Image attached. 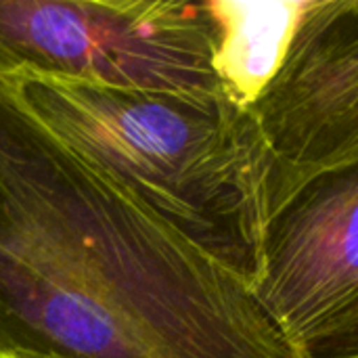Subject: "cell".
I'll return each instance as SVG.
<instances>
[{"label": "cell", "mask_w": 358, "mask_h": 358, "mask_svg": "<svg viewBox=\"0 0 358 358\" xmlns=\"http://www.w3.org/2000/svg\"><path fill=\"white\" fill-rule=\"evenodd\" d=\"M300 358L245 283L0 82V358Z\"/></svg>", "instance_id": "6da1fadb"}, {"label": "cell", "mask_w": 358, "mask_h": 358, "mask_svg": "<svg viewBox=\"0 0 358 358\" xmlns=\"http://www.w3.org/2000/svg\"><path fill=\"white\" fill-rule=\"evenodd\" d=\"M0 82L69 149L256 287L271 162L248 111L220 92L115 88L34 71L0 73Z\"/></svg>", "instance_id": "7a4b0ae2"}, {"label": "cell", "mask_w": 358, "mask_h": 358, "mask_svg": "<svg viewBox=\"0 0 358 358\" xmlns=\"http://www.w3.org/2000/svg\"><path fill=\"white\" fill-rule=\"evenodd\" d=\"M214 36L206 2L0 0V73L216 94Z\"/></svg>", "instance_id": "3957f363"}, {"label": "cell", "mask_w": 358, "mask_h": 358, "mask_svg": "<svg viewBox=\"0 0 358 358\" xmlns=\"http://www.w3.org/2000/svg\"><path fill=\"white\" fill-rule=\"evenodd\" d=\"M252 296L300 358L358 357V166L313 178L268 216Z\"/></svg>", "instance_id": "277c9868"}, {"label": "cell", "mask_w": 358, "mask_h": 358, "mask_svg": "<svg viewBox=\"0 0 358 358\" xmlns=\"http://www.w3.org/2000/svg\"><path fill=\"white\" fill-rule=\"evenodd\" d=\"M248 113L268 151V216L313 178L358 166V0H310Z\"/></svg>", "instance_id": "5b68a950"}, {"label": "cell", "mask_w": 358, "mask_h": 358, "mask_svg": "<svg viewBox=\"0 0 358 358\" xmlns=\"http://www.w3.org/2000/svg\"><path fill=\"white\" fill-rule=\"evenodd\" d=\"M214 21L212 71L220 94L248 111L281 67L310 0H206Z\"/></svg>", "instance_id": "8992f818"}, {"label": "cell", "mask_w": 358, "mask_h": 358, "mask_svg": "<svg viewBox=\"0 0 358 358\" xmlns=\"http://www.w3.org/2000/svg\"><path fill=\"white\" fill-rule=\"evenodd\" d=\"M10 358H59V357H44V355H17Z\"/></svg>", "instance_id": "52a82bcc"}, {"label": "cell", "mask_w": 358, "mask_h": 358, "mask_svg": "<svg viewBox=\"0 0 358 358\" xmlns=\"http://www.w3.org/2000/svg\"><path fill=\"white\" fill-rule=\"evenodd\" d=\"M344 358H358V357H344Z\"/></svg>", "instance_id": "ba28073f"}]
</instances>
